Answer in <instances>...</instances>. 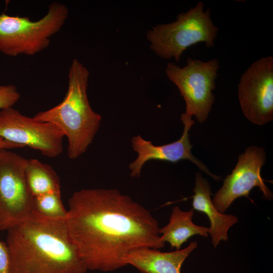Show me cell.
Returning <instances> with one entry per match:
<instances>
[{
	"label": "cell",
	"instance_id": "cell-1",
	"mask_svg": "<svg viewBox=\"0 0 273 273\" xmlns=\"http://www.w3.org/2000/svg\"><path fill=\"white\" fill-rule=\"evenodd\" d=\"M68 205L69 232L87 270L114 271L132 251L165 246L150 211L117 189H82Z\"/></svg>",
	"mask_w": 273,
	"mask_h": 273
},
{
	"label": "cell",
	"instance_id": "cell-2",
	"mask_svg": "<svg viewBox=\"0 0 273 273\" xmlns=\"http://www.w3.org/2000/svg\"><path fill=\"white\" fill-rule=\"evenodd\" d=\"M9 273H85L65 218L36 210L8 231Z\"/></svg>",
	"mask_w": 273,
	"mask_h": 273
},
{
	"label": "cell",
	"instance_id": "cell-3",
	"mask_svg": "<svg viewBox=\"0 0 273 273\" xmlns=\"http://www.w3.org/2000/svg\"><path fill=\"white\" fill-rule=\"evenodd\" d=\"M87 69L77 59L71 63L68 87L64 100L57 106L36 113L37 121L56 125L68 140V156L74 159L87 150L100 127L101 116L90 106L86 93Z\"/></svg>",
	"mask_w": 273,
	"mask_h": 273
},
{
	"label": "cell",
	"instance_id": "cell-4",
	"mask_svg": "<svg viewBox=\"0 0 273 273\" xmlns=\"http://www.w3.org/2000/svg\"><path fill=\"white\" fill-rule=\"evenodd\" d=\"M204 3L199 2L179 14L175 21L153 27L147 34L151 50L162 58L178 61L192 45L204 42L208 47L213 46L218 28L210 18V10L204 11Z\"/></svg>",
	"mask_w": 273,
	"mask_h": 273
},
{
	"label": "cell",
	"instance_id": "cell-5",
	"mask_svg": "<svg viewBox=\"0 0 273 273\" xmlns=\"http://www.w3.org/2000/svg\"><path fill=\"white\" fill-rule=\"evenodd\" d=\"M68 16L63 4L51 3L37 21L28 17L0 14V52L5 55H34L48 47L50 38L60 31Z\"/></svg>",
	"mask_w": 273,
	"mask_h": 273
},
{
	"label": "cell",
	"instance_id": "cell-6",
	"mask_svg": "<svg viewBox=\"0 0 273 273\" xmlns=\"http://www.w3.org/2000/svg\"><path fill=\"white\" fill-rule=\"evenodd\" d=\"M219 62L213 59L207 62L189 58L183 67L169 63L165 72L178 88L186 103V112L181 115L203 123L206 120L215 100L213 90L219 68Z\"/></svg>",
	"mask_w": 273,
	"mask_h": 273
},
{
	"label": "cell",
	"instance_id": "cell-7",
	"mask_svg": "<svg viewBox=\"0 0 273 273\" xmlns=\"http://www.w3.org/2000/svg\"><path fill=\"white\" fill-rule=\"evenodd\" d=\"M27 160L7 149L0 150V231H8L35 210L34 197L25 178Z\"/></svg>",
	"mask_w": 273,
	"mask_h": 273
},
{
	"label": "cell",
	"instance_id": "cell-8",
	"mask_svg": "<svg viewBox=\"0 0 273 273\" xmlns=\"http://www.w3.org/2000/svg\"><path fill=\"white\" fill-rule=\"evenodd\" d=\"M64 136L56 125L25 116L12 107L0 111V138L39 151L46 157L62 153Z\"/></svg>",
	"mask_w": 273,
	"mask_h": 273
},
{
	"label": "cell",
	"instance_id": "cell-9",
	"mask_svg": "<svg viewBox=\"0 0 273 273\" xmlns=\"http://www.w3.org/2000/svg\"><path fill=\"white\" fill-rule=\"evenodd\" d=\"M238 98L245 116L252 123L264 125L273 120V58L253 63L238 84Z\"/></svg>",
	"mask_w": 273,
	"mask_h": 273
},
{
	"label": "cell",
	"instance_id": "cell-10",
	"mask_svg": "<svg viewBox=\"0 0 273 273\" xmlns=\"http://www.w3.org/2000/svg\"><path fill=\"white\" fill-rule=\"evenodd\" d=\"M266 153L262 147L252 146L240 155L235 168L226 176L223 185L212 201L223 213L237 198L248 197L254 187L259 188L264 198L271 200L272 194L261 176V169L265 162Z\"/></svg>",
	"mask_w": 273,
	"mask_h": 273
},
{
	"label": "cell",
	"instance_id": "cell-11",
	"mask_svg": "<svg viewBox=\"0 0 273 273\" xmlns=\"http://www.w3.org/2000/svg\"><path fill=\"white\" fill-rule=\"evenodd\" d=\"M180 120L184 125L183 134L179 140L171 143L155 146L151 141L144 139L140 135L132 138V147L138 155L137 158L129 165L131 177H139L143 165L152 160L173 163L181 160H189L215 180L221 179L219 176L212 173L207 167L192 153V145L191 144L189 138V131L195 121L183 116H181Z\"/></svg>",
	"mask_w": 273,
	"mask_h": 273
},
{
	"label": "cell",
	"instance_id": "cell-12",
	"mask_svg": "<svg viewBox=\"0 0 273 273\" xmlns=\"http://www.w3.org/2000/svg\"><path fill=\"white\" fill-rule=\"evenodd\" d=\"M197 247V242L193 241L184 249L169 252L141 248L129 252L124 261L141 273H180L184 261Z\"/></svg>",
	"mask_w": 273,
	"mask_h": 273
},
{
	"label": "cell",
	"instance_id": "cell-13",
	"mask_svg": "<svg viewBox=\"0 0 273 273\" xmlns=\"http://www.w3.org/2000/svg\"><path fill=\"white\" fill-rule=\"evenodd\" d=\"M193 192V209L207 216L210 223L209 234L213 246L216 247L221 241L228 240V231L238 222V217L232 214L220 213L217 210L211 198L210 186L199 172L195 173Z\"/></svg>",
	"mask_w": 273,
	"mask_h": 273
},
{
	"label": "cell",
	"instance_id": "cell-14",
	"mask_svg": "<svg viewBox=\"0 0 273 273\" xmlns=\"http://www.w3.org/2000/svg\"><path fill=\"white\" fill-rule=\"evenodd\" d=\"M194 209L183 211L179 207L173 208L168 223L159 229L161 241L168 242L171 248L180 250L182 245L193 236L207 237L209 228L195 224L192 221Z\"/></svg>",
	"mask_w": 273,
	"mask_h": 273
},
{
	"label": "cell",
	"instance_id": "cell-15",
	"mask_svg": "<svg viewBox=\"0 0 273 273\" xmlns=\"http://www.w3.org/2000/svg\"><path fill=\"white\" fill-rule=\"evenodd\" d=\"M28 189L34 197L60 192L59 177L53 168L36 159H30L24 170Z\"/></svg>",
	"mask_w": 273,
	"mask_h": 273
},
{
	"label": "cell",
	"instance_id": "cell-16",
	"mask_svg": "<svg viewBox=\"0 0 273 273\" xmlns=\"http://www.w3.org/2000/svg\"><path fill=\"white\" fill-rule=\"evenodd\" d=\"M35 210L40 214L52 218H65L66 210L62 201L61 192L47 193L34 197Z\"/></svg>",
	"mask_w": 273,
	"mask_h": 273
},
{
	"label": "cell",
	"instance_id": "cell-17",
	"mask_svg": "<svg viewBox=\"0 0 273 273\" xmlns=\"http://www.w3.org/2000/svg\"><path fill=\"white\" fill-rule=\"evenodd\" d=\"M20 98V94L13 84L0 85V109L12 107Z\"/></svg>",
	"mask_w": 273,
	"mask_h": 273
},
{
	"label": "cell",
	"instance_id": "cell-18",
	"mask_svg": "<svg viewBox=\"0 0 273 273\" xmlns=\"http://www.w3.org/2000/svg\"><path fill=\"white\" fill-rule=\"evenodd\" d=\"M9 255L7 243L0 240V273H9Z\"/></svg>",
	"mask_w": 273,
	"mask_h": 273
},
{
	"label": "cell",
	"instance_id": "cell-19",
	"mask_svg": "<svg viewBox=\"0 0 273 273\" xmlns=\"http://www.w3.org/2000/svg\"><path fill=\"white\" fill-rule=\"evenodd\" d=\"M20 148H22V147L0 138V148L10 149Z\"/></svg>",
	"mask_w": 273,
	"mask_h": 273
},
{
	"label": "cell",
	"instance_id": "cell-20",
	"mask_svg": "<svg viewBox=\"0 0 273 273\" xmlns=\"http://www.w3.org/2000/svg\"><path fill=\"white\" fill-rule=\"evenodd\" d=\"M2 149L1 148H0V150Z\"/></svg>",
	"mask_w": 273,
	"mask_h": 273
}]
</instances>
